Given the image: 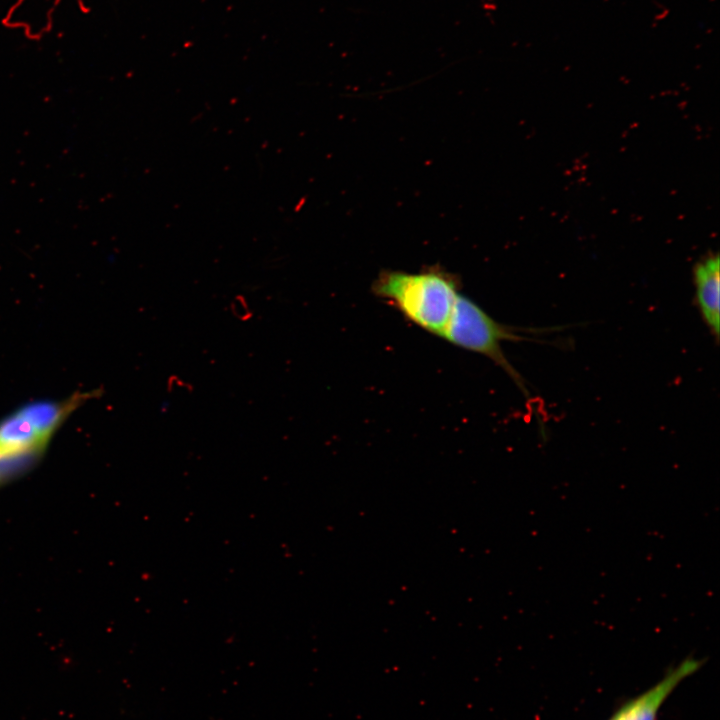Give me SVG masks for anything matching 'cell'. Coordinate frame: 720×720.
I'll list each match as a JSON object with an SVG mask.
<instances>
[{
	"mask_svg": "<svg viewBox=\"0 0 720 720\" xmlns=\"http://www.w3.org/2000/svg\"><path fill=\"white\" fill-rule=\"evenodd\" d=\"M232 307H233L234 312H236L240 309L241 312H240L238 318H240V319L249 318V315H248V313L250 312L249 308L247 307L246 302L241 297H238L233 301Z\"/></svg>",
	"mask_w": 720,
	"mask_h": 720,
	"instance_id": "obj_8",
	"label": "cell"
},
{
	"mask_svg": "<svg viewBox=\"0 0 720 720\" xmlns=\"http://www.w3.org/2000/svg\"><path fill=\"white\" fill-rule=\"evenodd\" d=\"M441 338L492 360L526 393L520 374L502 349L503 342L521 341L524 338L514 328L496 321L473 300L462 294L458 296Z\"/></svg>",
	"mask_w": 720,
	"mask_h": 720,
	"instance_id": "obj_2",
	"label": "cell"
},
{
	"mask_svg": "<svg viewBox=\"0 0 720 720\" xmlns=\"http://www.w3.org/2000/svg\"><path fill=\"white\" fill-rule=\"evenodd\" d=\"M371 290L407 320L441 338L461 294V282L439 266L419 272L384 270L373 281Z\"/></svg>",
	"mask_w": 720,
	"mask_h": 720,
	"instance_id": "obj_1",
	"label": "cell"
},
{
	"mask_svg": "<svg viewBox=\"0 0 720 720\" xmlns=\"http://www.w3.org/2000/svg\"><path fill=\"white\" fill-rule=\"evenodd\" d=\"M47 443L19 411L0 422V454L44 450Z\"/></svg>",
	"mask_w": 720,
	"mask_h": 720,
	"instance_id": "obj_5",
	"label": "cell"
},
{
	"mask_svg": "<svg viewBox=\"0 0 720 720\" xmlns=\"http://www.w3.org/2000/svg\"><path fill=\"white\" fill-rule=\"evenodd\" d=\"M696 302L702 318L714 337L720 328V263L718 254H710L694 269Z\"/></svg>",
	"mask_w": 720,
	"mask_h": 720,
	"instance_id": "obj_4",
	"label": "cell"
},
{
	"mask_svg": "<svg viewBox=\"0 0 720 720\" xmlns=\"http://www.w3.org/2000/svg\"><path fill=\"white\" fill-rule=\"evenodd\" d=\"M702 665V659L693 656L685 658L654 686L624 703L612 715V720H656L658 711L672 691Z\"/></svg>",
	"mask_w": 720,
	"mask_h": 720,
	"instance_id": "obj_3",
	"label": "cell"
},
{
	"mask_svg": "<svg viewBox=\"0 0 720 720\" xmlns=\"http://www.w3.org/2000/svg\"><path fill=\"white\" fill-rule=\"evenodd\" d=\"M43 450L15 454H0V484L29 470L42 455Z\"/></svg>",
	"mask_w": 720,
	"mask_h": 720,
	"instance_id": "obj_7",
	"label": "cell"
},
{
	"mask_svg": "<svg viewBox=\"0 0 720 720\" xmlns=\"http://www.w3.org/2000/svg\"><path fill=\"white\" fill-rule=\"evenodd\" d=\"M80 400L81 396L65 402L35 401L18 411L32 424L39 436L48 442L64 418L79 405Z\"/></svg>",
	"mask_w": 720,
	"mask_h": 720,
	"instance_id": "obj_6",
	"label": "cell"
},
{
	"mask_svg": "<svg viewBox=\"0 0 720 720\" xmlns=\"http://www.w3.org/2000/svg\"><path fill=\"white\" fill-rule=\"evenodd\" d=\"M609 720H612V718H610Z\"/></svg>",
	"mask_w": 720,
	"mask_h": 720,
	"instance_id": "obj_9",
	"label": "cell"
}]
</instances>
